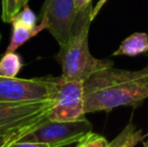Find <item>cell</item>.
<instances>
[{
  "label": "cell",
  "mask_w": 148,
  "mask_h": 147,
  "mask_svg": "<svg viewBox=\"0 0 148 147\" xmlns=\"http://www.w3.org/2000/svg\"><path fill=\"white\" fill-rule=\"evenodd\" d=\"M144 140L142 130L137 129L133 123H129L111 142L108 143V147H135L139 142Z\"/></svg>",
  "instance_id": "cell-11"
},
{
  "label": "cell",
  "mask_w": 148,
  "mask_h": 147,
  "mask_svg": "<svg viewBox=\"0 0 148 147\" xmlns=\"http://www.w3.org/2000/svg\"><path fill=\"white\" fill-rule=\"evenodd\" d=\"M29 0H6L5 9L1 11V18L3 22L9 23L11 19L20 11L25 4L28 3Z\"/></svg>",
  "instance_id": "cell-14"
},
{
  "label": "cell",
  "mask_w": 148,
  "mask_h": 147,
  "mask_svg": "<svg viewBox=\"0 0 148 147\" xmlns=\"http://www.w3.org/2000/svg\"><path fill=\"white\" fill-rule=\"evenodd\" d=\"M53 100L37 102H0V132H29L47 120Z\"/></svg>",
  "instance_id": "cell-4"
},
{
  "label": "cell",
  "mask_w": 148,
  "mask_h": 147,
  "mask_svg": "<svg viewBox=\"0 0 148 147\" xmlns=\"http://www.w3.org/2000/svg\"><path fill=\"white\" fill-rule=\"evenodd\" d=\"M75 7H76L77 11H81V10L85 9L88 7L90 4H92V0H74Z\"/></svg>",
  "instance_id": "cell-19"
},
{
  "label": "cell",
  "mask_w": 148,
  "mask_h": 147,
  "mask_svg": "<svg viewBox=\"0 0 148 147\" xmlns=\"http://www.w3.org/2000/svg\"><path fill=\"white\" fill-rule=\"evenodd\" d=\"M6 6V0H1V7H2V11L5 9Z\"/></svg>",
  "instance_id": "cell-21"
},
{
  "label": "cell",
  "mask_w": 148,
  "mask_h": 147,
  "mask_svg": "<svg viewBox=\"0 0 148 147\" xmlns=\"http://www.w3.org/2000/svg\"><path fill=\"white\" fill-rule=\"evenodd\" d=\"M146 55H148V53H146Z\"/></svg>",
  "instance_id": "cell-22"
},
{
  "label": "cell",
  "mask_w": 148,
  "mask_h": 147,
  "mask_svg": "<svg viewBox=\"0 0 148 147\" xmlns=\"http://www.w3.org/2000/svg\"><path fill=\"white\" fill-rule=\"evenodd\" d=\"M84 85L81 81L68 80L60 77H53V101L55 105L72 106L83 104Z\"/></svg>",
  "instance_id": "cell-7"
},
{
  "label": "cell",
  "mask_w": 148,
  "mask_h": 147,
  "mask_svg": "<svg viewBox=\"0 0 148 147\" xmlns=\"http://www.w3.org/2000/svg\"><path fill=\"white\" fill-rule=\"evenodd\" d=\"M108 0H99L98 3L95 5V7H93L92 9V12H91V21H93L94 19L96 18V16L98 15V13L100 12V10L102 9V7L104 6V4L107 2Z\"/></svg>",
  "instance_id": "cell-18"
},
{
  "label": "cell",
  "mask_w": 148,
  "mask_h": 147,
  "mask_svg": "<svg viewBox=\"0 0 148 147\" xmlns=\"http://www.w3.org/2000/svg\"><path fill=\"white\" fill-rule=\"evenodd\" d=\"M6 147H49L45 143H38V142H30V141H14L10 143Z\"/></svg>",
  "instance_id": "cell-17"
},
{
  "label": "cell",
  "mask_w": 148,
  "mask_h": 147,
  "mask_svg": "<svg viewBox=\"0 0 148 147\" xmlns=\"http://www.w3.org/2000/svg\"><path fill=\"white\" fill-rule=\"evenodd\" d=\"M148 53V34L146 32H135L124 39L121 42L117 51L112 55H128L135 57L141 53Z\"/></svg>",
  "instance_id": "cell-8"
},
{
  "label": "cell",
  "mask_w": 148,
  "mask_h": 147,
  "mask_svg": "<svg viewBox=\"0 0 148 147\" xmlns=\"http://www.w3.org/2000/svg\"><path fill=\"white\" fill-rule=\"evenodd\" d=\"M92 4L78 12L69 41L56 55V59L62 68V77L68 80L84 82L92 74L113 67L111 59H99L94 57L89 49V29L91 24Z\"/></svg>",
  "instance_id": "cell-2"
},
{
  "label": "cell",
  "mask_w": 148,
  "mask_h": 147,
  "mask_svg": "<svg viewBox=\"0 0 148 147\" xmlns=\"http://www.w3.org/2000/svg\"><path fill=\"white\" fill-rule=\"evenodd\" d=\"M12 24V36L10 42L6 49L5 53H13L17 49H19L21 45H23L26 41H28L30 38L35 36L41 30L45 29V26L42 23H39L38 25L34 27H26V26L20 25L17 23Z\"/></svg>",
  "instance_id": "cell-10"
},
{
  "label": "cell",
  "mask_w": 148,
  "mask_h": 147,
  "mask_svg": "<svg viewBox=\"0 0 148 147\" xmlns=\"http://www.w3.org/2000/svg\"><path fill=\"white\" fill-rule=\"evenodd\" d=\"M108 143L109 142L104 136L92 131L81 141H79L76 147H108Z\"/></svg>",
  "instance_id": "cell-15"
},
{
  "label": "cell",
  "mask_w": 148,
  "mask_h": 147,
  "mask_svg": "<svg viewBox=\"0 0 148 147\" xmlns=\"http://www.w3.org/2000/svg\"><path fill=\"white\" fill-rule=\"evenodd\" d=\"M53 77L19 79L0 77V102L53 100Z\"/></svg>",
  "instance_id": "cell-5"
},
{
  "label": "cell",
  "mask_w": 148,
  "mask_h": 147,
  "mask_svg": "<svg viewBox=\"0 0 148 147\" xmlns=\"http://www.w3.org/2000/svg\"><path fill=\"white\" fill-rule=\"evenodd\" d=\"M146 137H147V140H143V141H142V144H143V146H144V147H148V132L146 134Z\"/></svg>",
  "instance_id": "cell-20"
},
{
  "label": "cell",
  "mask_w": 148,
  "mask_h": 147,
  "mask_svg": "<svg viewBox=\"0 0 148 147\" xmlns=\"http://www.w3.org/2000/svg\"><path fill=\"white\" fill-rule=\"evenodd\" d=\"M26 132L23 131H15V132H0V147H6L10 143L19 140L20 137L25 135Z\"/></svg>",
  "instance_id": "cell-16"
},
{
  "label": "cell",
  "mask_w": 148,
  "mask_h": 147,
  "mask_svg": "<svg viewBox=\"0 0 148 147\" xmlns=\"http://www.w3.org/2000/svg\"><path fill=\"white\" fill-rule=\"evenodd\" d=\"M36 15L28 7V4H25L20 9V11L11 19L10 23H17L26 27H34L36 26Z\"/></svg>",
  "instance_id": "cell-13"
},
{
  "label": "cell",
  "mask_w": 148,
  "mask_h": 147,
  "mask_svg": "<svg viewBox=\"0 0 148 147\" xmlns=\"http://www.w3.org/2000/svg\"><path fill=\"white\" fill-rule=\"evenodd\" d=\"M22 68H23L22 57L15 51L5 53L0 59V77L16 78Z\"/></svg>",
  "instance_id": "cell-12"
},
{
  "label": "cell",
  "mask_w": 148,
  "mask_h": 147,
  "mask_svg": "<svg viewBox=\"0 0 148 147\" xmlns=\"http://www.w3.org/2000/svg\"><path fill=\"white\" fill-rule=\"evenodd\" d=\"M86 118L84 111V104L72 105V106H60L53 105L47 114V120L55 122L78 121Z\"/></svg>",
  "instance_id": "cell-9"
},
{
  "label": "cell",
  "mask_w": 148,
  "mask_h": 147,
  "mask_svg": "<svg viewBox=\"0 0 148 147\" xmlns=\"http://www.w3.org/2000/svg\"><path fill=\"white\" fill-rule=\"evenodd\" d=\"M84 111L110 112L122 106H138L148 99V78L140 71L113 67L100 70L83 82Z\"/></svg>",
  "instance_id": "cell-1"
},
{
  "label": "cell",
  "mask_w": 148,
  "mask_h": 147,
  "mask_svg": "<svg viewBox=\"0 0 148 147\" xmlns=\"http://www.w3.org/2000/svg\"><path fill=\"white\" fill-rule=\"evenodd\" d=\"M93 131V125L87 118L78 121H47L38 124L17 141L45 143L49 147H66L78 143Z\"/></svg>",
  "instance_id": "cell-3"
},
{
  "label": "cell",
  "mask_w": 148,
  "mask_h": 147,
  "mask_svg": "<svg viewBox=\"0 0 148 147\" xmlns=\"http://www.w3.org/2000/svg\"><path fill=\"white\" fill-rule=\"evenodd\" d=\"M77 15L74 0H45L40 10V23L62 46L72 36Z\"/></svg>",
  "instance_id": "cell-6"
}]
</instances>
